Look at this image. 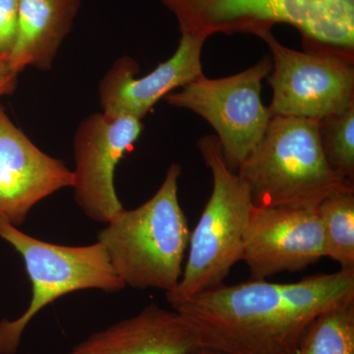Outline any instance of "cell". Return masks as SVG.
Listing matches in <instances>:
<instances>
[{
  "label": "cell",
  "mask_w": 354,
  "mask_h": 354,
  "mask_svg": "<svg viewBox=\"0 0 354 354\" xmlns=\"http://www.w3.org/2000/svg\"><path fill=\"white\" fill-rule=\"evenodd\" d=\"M180 165H171L151 199L123 209L97 234L114 272L125 286L171 292L183 276L190 241L178 198Z\"/></svg>",
  "instance_id": "3957f363"
},
{
  "label": "cell",
  "mask_w": 354,
  "mask_h": 354,
  "mask_svg": "<svg viewBox=\"0 0 354 354\" xmlns=\"http://www.w3.org/2000/svg\"><path fill=\"white\" fill-rule=\"evenodd\" d=\"M198 149L213 176V191L191 232L180 281L165 293L174 309L225 283L232 268L241 261L244 232L253 207L248 187L225 162L216 136L203 137Z\"/></svg>",
  "instance_id": "5b68a950"
},
{
  "label": "cell",
  "mask_w": 354,
  "mask_h": 354,
  "mask_svg": "<svg viewBox=\"0 0 354 354\" xmlns=\"http://www.w3.org/2000/svg\"><path fill=\"white\" fill-rule=\"evenodd\" d=\"M80 6L81 0H20L17 37L8 55L11 68L18 74L28 67L53 68Z\"/></svg>",
  "instance_id": "5bb4252c"
},
{
  "label": "cell",
  "mask_w": 354,
  "mask_h": 354,
  "mask_svg": "<svg viewBox=\"0 0 354 354\" xmlns=\"http://www.w3.org/2000/svg\"><path fill=\"white\" fill-rule=\"evenodd\" d=\"M20 0H0V57L9 55L15 44Z\"/></svg>",
  "instance_id": "ac0fdd59"
},
{
  "label": "cell",
  "mask_w": 354,
  "mask_h": 354,
  "mask_svg": "<svg viewBox=\"0 0 354 354\" xmlns=\"http://www.w3.org/2000/svg\"><path fill=\"white\" fill-rule=\"evenodd\" d=\"M190 354H225L221 351H216V349L205 348V346H199L192 351Z\"/></svg>",
  "instance_id": "ffe728a7"
},
{
  "label": "cell",
  "mask_w": 354,
  "mask_h": 354,
  "mask_svg": "<svg viewBox=\"0 0 354 354\" xmlns=\"http://www.w3.org/2000/svg\"><path fill=\"white\" fill-rule=\"evenodd\" d=\"M354 300V270L295 283L250 279L204 291L177 306L200 346L225 354H295L324 312Z\"/></svg>",
  "instance_id": "6da1fadb"
},
{
  "label": "cell",
  "mask_w": 354,
  "mask_h": 354,
  "mask_svg": "<svg viewBox=\"0 0 354 354\" xmlns=\"http://www.w3.org/2000/svg\"><path fill=\"white\" fill-rule=\"evenodd\" d=\"M17 72L14 71L8 62V55L0 57V97L12 95L18 85Z\"/></svg>",
  "instance_id": "d6986e66"
},
{
  "label": "cell",
  "mask_w": 354,
  "mask_h": 354,
  "mask_svg": "<svg viewBox=\"0 0 354 354\" xmlns=\"http://www.w3.org/2000/svg\"><path fill=\"white\" fill-rule=\"evenodd\" d=\"M269 46L272 115L321 120L354 104V62L326 53L286 48L272 31L259 36Z\"/></svg>",
  "instance_id": "ba28073f"
},
{
  "label": "cell",
  "mask_w": 354,
  "mask_h": 354,
  "mask_svg": "<svg viewBox=\"0 0 354 354\" xmlns=\"http://www.w3.org/2000/svg\"><path fill=\"white\" fill-rule=\"evenodd\" d=\"M181 35L259 37L277 24L297 28L305 50L354 62V0H160Z\"/></svg>",
  "instance_id": "7a4b0ae2"
},
{
  "label": "cell",
  "mask_w": 354,
  "mask_h": 354,
  "mask_svg": "<svg viewBox=\"0 0 354 354\" xmlns=\"http://www.w3.org/2000/svg\"><path fill=\"white\" fill-rule=\"evenodd\" d=\"M205 41L191 35H181L174 55L143 77H136L139 72L136 60L129 57L118 58L99 84L102 113L113 118L143 120L160 100L204 74Z\"/></svg>",
  "instance_id": "7c38bea8"
},
{
  "label": "cell",
  "mask_w": 354,
  "mask_h": 354,
  "mask_svg": "<svg viewBox=\"0 0 354 354\" xmlns=\"http://www.w3.org/2000/svg\"><path fill=\"white\" fill-rule=\"evenodd\" d=\"M322 225L324 254L341 267L354 270V189L337 191L317 208Z\"/></svg>",
  "instance_id": "9a60e30c"
},
{
  "label": "cell",
  "mask_w": 354,
  "mask_h": 354,
  "mask_svg": "<svg viewBox=\"0 0 354 354\" xmlns=\"http://www.w3.org/2000/svg\"><path fill=\"white\" fill-rule=\"evenodd\" d=\"M0 239L20 254L32 285L31 301L24 313L15 320L0 321V354L17 353L30 322L58 298L80 290L118 292L127 288L97 241L59 245L39 241L1 220Z\"/></svg>",
  "instance_id": "8992f818"
},
{
  "label": "cell",
  "mask_w": 354,
  "mask_h": 354,
  "mask_svg": "<svg viewBox=\"0 0 354 354\" xmlns=\"http://www.w3.org/2000/svg\"><path fill=\"white\" fill-rule=\"evenodd\" d=\"M73 186V171L35 145L0 104V220L19 227L38 203Z\"/></svg>",
  "instance_id": "8fae6325"
},
{
  "label": "cell",
  "mask_w": 354,
  "mask_h": 354,
  "mask_svg": "<svg viewBox=\"0 0 354 354\" xmlns=\"http://www.w3.org/2000/svg\"><path fill=\"white\" fill-rule=\"evenodd\" d=\"M143 131L142 121L129 116L91 114L73 137L74 200L95 223H109L124 209L114 185L115 169Z\"/></svg>",
  "instance_id": "9c48e42d"
},
{
  "label": "cell",
  "mask_w": 354,
  "mask_h": 354,
  "mask_svg": "<svg viewBox=\"0 0 354 354\" xmlns=\"http://www.w3.org/2000/svg\"><path fill=\"white\" fill-rule=\"evenodd\" d=\"M320 120L272 116L260 143L237 169L253 205L313 209L337 191L354 189L332 169Z\"/></svg>",
  "instance_id": "277c9868"
},
{
  "label": "cell",
  "mask_w": 354,
  "mask_h": 354,
  "mask_svg": "<svg viewBox=\"0 0 354 354\" xmlns=\"http://www.w3.org/2000/svg\"><path fill=\"white\" fill-rule=\"evenodd\" d=\"M264 57L250 68L225 78L203 75L165 97L169 106L193 111L216 132L225 162L237 169L255 150L272 115L261 99L262 82L272 71Z\"/></svg>",
  "instance_id": "52a82bcc"
},
{
  "label": "cell",
  "mask_w": 354,
  "mask_h": 354,
  "mask_svg": "<svg viewBox=\"0 0 354 354\" xmlns=\"http://www.w3.org/2000/svg\"><path fill=\"white\" fill-rule=\"evenodd\" d=\"M295 354H354V300L315 319Z\"/></svg>",
  "instance_id": "2e32d148"
},
{
  "label": "cell",
  "mask_w": 354,
  "mask_h": 354,
  "mask_svg": "<svg viewBox=\"0 0 354 354\" xmlns=\"http://www.w3.org/2000/svg\"><path fill=\"white\" fill-rule=\"evenodd\" d=\"M324 257L322 225L317 209L253 205L241 257L250 279L304 271Z\"/></svg>",
  "instance_id": "30bf717a"
},
{
  "label": "cell",
  "mask_w": 354,
  "mask_h": 354,
  "mask_svg": "<svg viewBox=\"0 0 354 354\" xmlns=\"http://www.w3.org/2000/svg\"><path fill=\"white\" fill-rule=\"evenodd\" d=\"M199 344L178 312L150 304L88 335L70 354H190Z\"/></svg>",
  "instance_id": "4fadbf2b"
},
{
  "label": "cell",
  "mask_w": 354,
  "mask_h": 354,
  "mask_svg": "<svg viewBox=\"0 0 354 354\" xmlns=\"http://www.w3.org/2000/svg\"><path fill=\"white\" fill-rule=\"evenodd\" d=\"M319 128L330 169L346 183L354 184V104L344 113L323 118Z\"/></svg>",
  "instance_id": "e0dca14e"
},
{
  "label": "cell",
  "mask_w": 354,
  "mask_h": 354,
  "mask_svg": "<svg viewBox=\"0 0 354 354\" xmlns=\"http://www.w3.org/2000/svg\"><path fill=\"white\" fill-rule=\"evenodd\" d=\"M68 354H70V353H68Z\"/></svg>",
  "instance_id": "44dd1931"
}]
</instances>
